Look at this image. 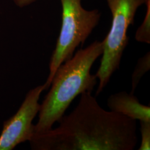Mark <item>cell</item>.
Masks as SVG:
<instances>
[{"label":"cell","mask_w":150,"mask_h":150,"mask_svg":"<svg viewBox=\"0 0 150 150\" xmlns=\"http://www.w3.org/2000/svg\"><path fill=\"white\" fill-rule=\"evenodd\" d=\"M91 92L59 125L29 141L34 150H133L138 142L136 120L103 109Z\"/></svg>","instance_id":"cell-1"},{"label":"cell","mask_w":150,"mask_h":150,"mask_svg":"<svg viewBox=\"0 0 150 150\" xmlns=\"http://www.w3.org/2000/svg\"><path fill=\"white\" fill-rule=\"evenodd\" d=\"M103 42L95 41L86 48L78 50L56 70L51 88L40 104L38 123L34 134L52 129L59 122L76 97L84 92H92L97 83L96 76L91 69L103 53Z\"/></svg>","instance_id":"cell-2"},{"label":"cell","mask_w":150,"mask_h":150,"mask_svg":"<svg viewBox=\"0 0 150 150\" xmlns=\"http://www.w3.org/2000/svg\"><path fill=\"white\" fill-rule=\"evenodd\" d=\"M60 1L62 8L61 28L50 61L49 75L44 84L46 90L50 88L58 67L73 56L81 44L85 43L101 18L98 10L85 9L81 0Z\"/></svg>","instance_id":"cell-3"},{"label":"cell","mask_w":150,"mask_h":150,"mask_svg":"<svg viewBox=\"0 0 150 150\" xmlns=\"http://www.w3.org/2000/svg\"><path fill=\"white\" fill-rule=\"evenodd\" d=\"M146 1L106 0L112 21L111 29L103 40L102 57L96 74L99 80L96 96L107 86L113 74L120 69L123 51L129 42L128 28L133 24L138 8L145 4Z\"/></svg>","instance_id":"cell-4"},{"label":"cell","mask_w":150,"mask_h":150,"mask_svg":"<svg viewBox=\"0 0 150 150\" xmlns=\"http://www.w3.org/2000/svg\"><path fill=\"white\" fill-rule=\"evenodd\" d=\"M45 86H37L27 93L17 112L4 123L0 135V150H12L17 145L30 141L34 134L33 119L38 113L39 100Z\"/></svg>","instance_id":"cell-5"},{"label":"cell","mask_w":150,"mask_h":150,"mask_svg":"<svg viewBox=\"0 0 150 150\" xmlns=\"http://www.w3.org/2000/svg\"><path fill=\"white\" fill-rule=\"evenodd\" d=\"M107 106L111 111L120 113L139 121L150 122V107L139 102L134 94L121 91L108 97Z\"/></svg>","instance_id":"cell-6"},{"label":"cell","mask_w":150,"mask_h":150,"mask_svg":"<svg viewBox=\"0 0 150 150\" xmlns=\"http://www.w3.org/2000/svg\"><path fill=\"white\" fill-rule=\"evenodd\" d=\"M150 69V53L148 52L142 57L138 59L137 64L131 76V93L134 94V91L139 83L142 77Z\"/></svg>","instance_id":"cell-7"},{"label":"cell","mask_w":150,"mask_h":150,"mask_svg":"<svg viewBox=\"0 0 150 150\" xmlns=\"http://www.w3.org/2000/svg\"><path fill=\"white\" fill-rule=\"evenodd\" d=\"M146 14L142 23L139 26L135 35L137 41L142 43H150V0H146Z\"/></svg>","instance_id":"cell-8"},{"label":"cell","mask_w":150,"mask_h":150,"mask_svg":"<svg viewBox=\"0 0 150 150\" xmlns=\"http://www.w3.org/2000/svg\"><path fill=\"white\" fill-rule=\"evenodd\" d=\"M141 142L139 150H150V122L139 121Z\"/></svg>","instance_id":"cell-9"},{"label":"cell","mask_w":150,"mask_h":150,"mask_svg":"<svg viewBox=\"0 0 150 150\" xmlns=\"http://www.w3.org/2000/svg\"><path fill=\"white\" fill-rule=\"evenodd\" d=\"M36 0H13L16 5L20 7H24L33 3Z\"/></svg>","instance_id":"cell-10"}]
</instances>
